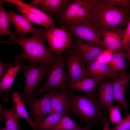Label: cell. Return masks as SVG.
<instances>
[{
	"mask_svg": "<svg viewBox=\"0 0 130 130\" xmlns=\"http://www.w3.org/2000/svg\"><path fill=\"white\" fill-rule=\"evenodd\" d=\"M128 68L122 70L119 74V78L111 81L113 88L115 100L127 112L130 104L126 102L125 95L130 80V73L128 74Z\"/></svg>",
	"mask_w": 130,
	"mask_h": 130,
	"instance_id": "obj_13",
	"label": "cell"
},
{
	"mask_svg": "<svg viewBox=\"0 0 130 130\" xmlns=\"http://www.w3.org/2000/svg\"><path fill=\"white\" fill-rule=\"evenodd\" d=\"M9 3H13L15 5H20L30 11L35 13L42 20L48 28L56 25L55 22L50 16L41 10L29 4H27L20 0H2Z\"/></svg>",
	"mask_w": 130,
	"mask_h": 130,
	"instance_id": "obj_22",
	"label": "cell"
},
{
	"mask_svg": "<svg viewBox=\"0 0 130 130\" xmlns=\"http://www.w3.org/2000/svg\"><path fill=\"white\" fill-rule=\"evenodd\" d=\"M0 130H7L5 127V128H3L2 129Z\"/></svg>",
	"mask_w": 130,
	"mask_h": 130,
	"instance_id": "obj_37",
	"label": "cell"
},
{
	"mask_svg": "<svg viewBox=\"0 0 130 130\" xmlns=\"http://www.w3.org/2000/svg\"><path fill=\"white\" fill-rule=\"evenodd\" d=\"M104 78L102 76H99L92 78H85L77 82L69 80L67 87L73 91H79L85 94H95L98 84Z\"/></svg>",
	"mask_w": 130,
	"mask_h": 130,
	"instance_id": "obj_18",
	"label": "cell"
},
{
	"mask_svg": "<svg viewBox=\"0 0 130 130\" xmlns=\"http://www.w3.org/2000/svg\"><path fill=\"white\" fill-rule=\"evenodd\" d=\"M121 109L120 106L119 105L115 106L112 104L108 107L107 109L109 111L111 124H116L123 119L120 112Z\"/></svg>",
	"mask_w": 130,
	"mask_h": 130,
	"instance_id": "obj_29",
	"label": "cell"
},
{
	"mask_svg": "<svg viewBox=\"0 0 130 130\" xmlns=\"http://www.w3.org/2000/svg\"><path fill=\"white\" fill-rule=\"evenodd\" d=\"M68 114L92 124L102 120L107 112L99 103L97 94L78 95L70 91Z\"/></svg>",
	"mask_w": 130,
	"mask_h": 130,
	"instance_id": "obj_3",
	"label": "cell"
},
{
	"mask_svg": "<svg viewBox=\"0 0 130 130\" xmlns=\"http://www.w3.org/2000/svg\"><path fill=\"white\" fill-rule=\"evenodd\" d=\"M92 17L91 0H69L58 17L62 25L67 26L92 20Z\"/></svg>",
	"mask_w": 130,
	"mask_h": 130,
	"instance_id": "obj_5",
	"label": "cell"
},
{
	"mask_svg": "<svg viewBox=\"0 0 130 130\" xmlns=\"http://www.w3.org/2000/svg\"><path fill=\"white\" fill-rule=\"evenodd\" d=\"M122 41V50L126 45L130 44V17L127 23V25Z\"/></svg>",
	"mask_w": 130,
	"mask_h": 130,
	"instance_id": "obj_32",
	"label": "cell"
},
{
	"mask_svg": "<svg viewBox=\"0 0 130 130\" xmlns=\"http://www.w3.org/2000/svg\"><path fill=\"white\" fill-rule=\"evenodd\" d=\"M100 32L103 44L108 50L113 52L122 50V39L116 32L111 30Z\"/></svg>",
	"mask_w": 130,
	"mask_h": 130,
	"instance_id": "obj_21",
	"label": "cell"
},
{
	"mask_svg": "<svg viewBox=\"0 0 130 130\" xmlns=\"http://www.w3.org/2000/svg\"></svg>",
	"mask_w": 130,
	"mask_h": 130,
	"instance_id": "obj_38",
	"label": "cell"
},
{
	"mask_svg": "<svg viewBox=\"0 0 130 130\" xmlns=\"http://www.w3.org/2000/svg\"><path fill=\"white\" fill-rule=\"evenodd\" d=\"M65 26L77 40L107 50L101 39L100 32L92 20L76 25Z\"/></svg>",
	"mask_w": 130,
	"mask_h": 130,
	"instance_id": "obj_8",
	"label": "cell"
},
{
	"mask_svg": "<svg viewBox=\"0 0 130 130\" xmlns=\"http://www.w3.org/2000/svg\"><path fill=\"white\" fill-rule=\"evenodd\" d=\"M97 88L98 100L101 106L106 110L108 107L112 105L115 100L111 82L108 80H104L99 83Z\"/></svg>",
	"mask_w": 130,
	"mask_h": 130,
	"instance_id": "obj_17",
	"label": "cell"
},
{
	"mask_svg": "<svg viewBox=\"0 0 130 130\" xmlns=\"http://www.w3.org/2000/svg\"><path fill=\"white\" fill-rule=\"evenodd\" d=\"M71 47L67 49L65 60V67L67 70L69 80L77 82L85 78V72L86 65L73 48Z\"/></svg>",
	"mask_w": 130,
	"mask_h": 130,
	"instance_id": "obj_10",
	"label": "cell"
},
{
	"mask_svg": "<svg viewBox=\"0 0 130 130\" xmlns=\"http://www.w3.org/2000/svg\"><path fill=\"white\" fill-rule=\"evenodd\" d=\"M3 1L0 0V35H9L14 36L11 30L7 12L4 9L3 5Z\"/></svg>",
	"mask_w": 130,
	"mask_h": 130,
	"instance_id": "obj_26",
	"label": "cell"
},
{
	"mask_svg": "<svg viewBox=\"0 0 130 130\" xmlns=\"http://www.w3.org/2000/svg\"><path fill=\"white\" fill-rule=\"evenodd\" d=\"M107 115L108 113L107 112L102 121L103 125V130H111L110 123L108 121Z\"/></svg>",
	"mask_w": 130,
	"mask_h": 130,
	"instance_id": "obj_34",
	"label": "cell"
},
{
	"mask_svg": "<svg viewBox=\"0 0 130 130\" xmlns=\"http://www.w3.org/2000/svg\"><path fill=\"white\" fill-rule=\"evenodd\" d=\"M130 130V114L127 112L125 117L111 129V130Z\"/></svg>",
	"mask_w": 130,
	"mask_h": 130,
	"instance_id": "obj_30",
	"label": "cell"
},
{
	"mask_svg": "<svg viewBox=\"0 0 130 130\" xmlns=\"http://www.w3.org/2000/svg\"><path fill=\"white\" fill-rule=\"evenodd\" d=\"M66 113H54L44 118L36 124L37 130H52L61 119Z\"/></svg>",
	"mask_w": 130,
	"mask_h": 130,
	"instance_id": "obj_24",
	"label": "cell"
},
{
	"mask_svg": "<svg viewBox=\"0 0 130 130\" xmlns=\"http://www.w3.org/2000/svg\"><path fill=\"white\" fill-rule=\"evenodd\" d=\"M16 5L18 8L17 11L21 13L30 23H34L42 26L46 30L48 28L41 18L37 15L20 5Z\"/></svg>",
	"mask_w": 130,
	"mask_h": 130,
	"instance_id": "obj_27",
	"label": "cell"
},
{
	"mask_svg": "<svg viewBox=\"0 0 130 130\" xmlns=\"http://www.w3.org/2000/svg\"><path fill=\"white\" fill-rule=\"evenodd\" d=\"M48 71L46 81L40 89L34 92L33 98H36L40 94L54 88L69 93L67 84L69 81L65 69L64 58L56 53L53 62Z\"/></svg>",
	"mask_w": 130,
	"mask_h": 130,
	"instance_id": "obj_4",
	"label": "cell"
},
{
	"mask_svg": "<svg viewBox=\"0 0 130 130\" xmlns=\"http://www.w3.org/2000/svg\"><path fill=\"white\" fill-rule=\"evenodd\" d=\"M0 112L5 122V128L7 130H21L18 124L21 117L14 106L10 109L1 110Z\"/></svg>",
	"mask_w": 130,
	"mask_h": 130,
	"instance_id": "obj_23",
	"label": "cell"
},
{
	"mask_svg": "<svg viewBox=\"0 0 130 130\" xmlns=\"http://www.w3.org/2000/svg\"><path fill=\"white\" fill-rule=\"evenodd\" d=\"M69 0H34L29 4L41 10L52 18L58 16L62 13Z\"/></svg>",
	"mask_w": 130,
	"mask_h": 130,
	"instance_id": "obj_15",
	"label": "cell"
},
{
	"mask_svg": "<svg viewBox=\"0 0 130 130\" xmlns=\"http://www.w3.org/2000/svg\"><path fill=\"white\" fill-rule=\"evenodd\" d=\"M123 50L126 51V57L129 59L130 64V44H128L125 46L123 48Z\"/></svg>",
	"mask_w": 130,
	"mask_h": 130,
	"instance_id": "obj_35",
	"label": "cell"
},
{
	"mask_svg": "<svg viewBox=\"0 0 130 130\" xmlns=\"http://www.w3.org/2000/svg\"><path fill=\"white\" fill-rule=\"evenodd\" d=\"M72 46L73 49L86 65L92 62L99 60L107 50L77 39Z\"/></svg>",
	"mask_w": 130,
	"mask_h": 130,
	"instance_id": "obj_11",
	"label": "cell"
},
{
	"mask_svg": "<svg viewBox=\"0 0 130 130\" xmlns=\"http://www.w3.org/2000/svg\"><path fill=\"white\" fill-rule=\"evenodd\" d=\"M12 92L14 107L17 114L21 117L23 118L27 121L32 130H37L36 124L29 116L25 107L24 101L21 94L17 91H13Z\"/></svg>",
	"mask_w": 130,
	"mask_h": 130,
	"instance_id": "obj_20",
	"label": "cell"
},
{
	"mask_svg": "<svg viewBox=\"0 0 130 130\" xmlns=\"http://www.w3.org/2000/svg\"><path fill=\"white\" fill-rule=\"evenodd\" d=\"M43 34L49 49L59 55L73 44L72 34L63 25L59 28L54 26L49 27L44 31Z\"/></svg>",
	"mask_w": 130,
	"mask_h": 130,
	"instance_id": "obj_6",
	"label": "cell"
},
{
	"mask_svg": "<svg viewBox=\"0 0 130 130\" xmlns=\"http://www.w3.org/2000/svg\"><path fill=\"white\" fill-rule=\"evenodd\" d=\"M68 114H64L56 127L52 130H71L79 126Z\"/></svg>",
	"mask_w": 130,
	"mask_h": 130,
	"instance_id": "obj_28",
	"label": "cell"
},
{
	"mask_svg": "<svg viewBox=\"0 0 130 130\" xmlns=\"http://www.w3.org/2000/svg\"><path fill=\"white\" fill-rule=\"evenodd\" d=\"M104 1L106 3L111 6H116L118 5L130 8V0H106Z\"/></svg>",
	"mask_w": 130,
	"mask_h": 130,
	"instance_id": "obj_31",
	"label": "cell"
},
{
	"mask_svg": "<svg viewBox=\"0 0 130 130\" xmlns=\"http://www.w3.org/2000/svg\"><path fill=\"white\" fill-rule=\"evenodd\" d=\"M22 64L20 61H16L14 66H11L5 72L0 79V98L4 102L8 100V90L13 91L12 85Z\"/></svg>",
	"mask_w": 130,
	"mask_h": 130,
	"instance_id": "obj_16",
	"label": "cell"
},
{
	"mask_svg": "<svg viewBox=\"0 0 130 130\" xmlns=\"http://www.w3.org/2000/svg\"><path fill=\"white\" fill-rule=\"evenodd\" d=\"M69 93L55 90L51 98V103L54 113L68 114L70 106Z\"/></svg>",
	"mask_w": 130,
	"mask_h": 130,
	"instance_id": "obj_19",
	"label": "cell"
},
{
	"mask_svg": "<svg viewBox=\"0 0 130 130\" xmlns=\"http://www.w3.org/2000/svg\"><path fill=\"white\" fill-rule=\"evenodd\" d=\"M92 21L99 32L121 30L130 17V8L118 7L109 5L104 0H91Z\"/></svg>",
	"mask_w": 130,
	"mask_h": 130,
	"instance_id": "obj_1",
	"label": "cell"
},
{
	"mask_svg": "<svg viewBox=\"0 0 130 130\" xmlns=\"http://www.w3.org/2000/svg\"><path fill=\"white\" fill-rule=\"evenodd\" d=\"M10 8V11L7 12L9 22L14 25L16 33L19 38L25 37L28 34L33 35L43 31L41 29L34 27L23 15L17 13Z\"/></svg>",
	"mask_w": 130,
	"mask_h": 130,
	"instance_id": "obj_12",
	"label": "cell"
},
{
	"mask_svg": "<svg viewBox=\"0 0 130 130\" xmlns=\"http://www.w3.org/2000/svg\"><path fill=\"white\" fill-rule=\"evenodd\" d=\"M12 63H10L8 64H6L4 63L1 59H0V79L5 72L12 66Z\"/></svg>",
	"mask_w": 130,
	"mask_h": 130,
	"instance_id": "obj_33",
	"label": "cell"
},
{
	"mask_svg": "<svg viewBox=\"0 0 130 130\" xmlns=\"http://www.w3.org/2000/svg\"><path fill=\"white\" fill-rule=\"evenodd\" d=\"M44 31L29 37L18 38L15 35L9 37L10 40L7 42H15L23 50V53L15 56L16 61L26 59L30 65L33 66H35L37 63L40 64L52 63L56 53L45 46Z\"/></svg>",
	"mask_w": 130,
	"mask_h": 130,
	"instance_id": "obj_2",
	"label": "cell"
},
{
	"mask_svg": "<svg viewBox=\"0 0 130 130\" xmlns=\"http://www.w3.org/2000/svg\"><path fill=\"white\" fill-rule=\"evenodd\" d=\"M126 53L114 52L108 62L116 71H121L128 68L126 62Z\"/></svg>",
	"mask_w": 130,
	"mask_h": 130,
	"instance_id": "obj_25",
	"label": "cell"
},
{
	"mask_svg": "<svg viewBox=\"0 0 130 130\" xmlns=\"http://www.w3.org/2000/svg\"><path fill=\"white\" fill-rule=\"evenodd\" d=\"M55 90H50L47 94L39 98H32L24 101L25 104L31 109L30 114L33 115L34 121L36 125L44 116L54 113L52 105L51 98Z\"/></svg>",
	"mask_w": 130,
	"mask_h": 130,
	"instance_id": "obj_9",
	"label": "cell"
},
{
	"mask_svg": "<svg viewBox=\"0 0 130 130\" xmlns=\"http://www.w3.org/2000/svg\"><path fill=\"white\" fill-rule=\"evenodd\" d=\"M50 64H41L35 67L26 66L22 64L20 69L23 72L25 86L23 92L21 94L24 101L31 99L36 87L44 78L50 66Z\"/></svg>",
	"mask_w": 130,
	"mask_h": 130,
	"instance_id": "obj_7",
	"label": "cell"
},
{
	"mask_svg": "<svg viewBox=\"0 0 130 130\" xmlns=\"http://www.w3.org/2000/svg\"><path fill=\"white\" fill-rule=\"evenodd\" d=\"M119 74L108 62L100 60L92 62L86 65L85 72V78H92L99 76L109 78L113 80L119 78Z\"/></svg>",
	"mask_w": 130,
	"mask_h": 130,
	"instance_id": "obj_14",
	"label": "cell"
},
{
	"mask_svg": "<svg viewBox=\"0 0 130 130\" xmlns=\"http://www.w3.org/2000/svg\"><path fill=\"white\" fill-rule=\"evenodd\" d=\"M71 130H90V124H87L84 127L81 128L79 126Z\"/></svg>",
	"mask_w": 130,
	"mask_h": 130,
	"instance_id": "obj_36",
	"label": "cell"
}]
</instances>
